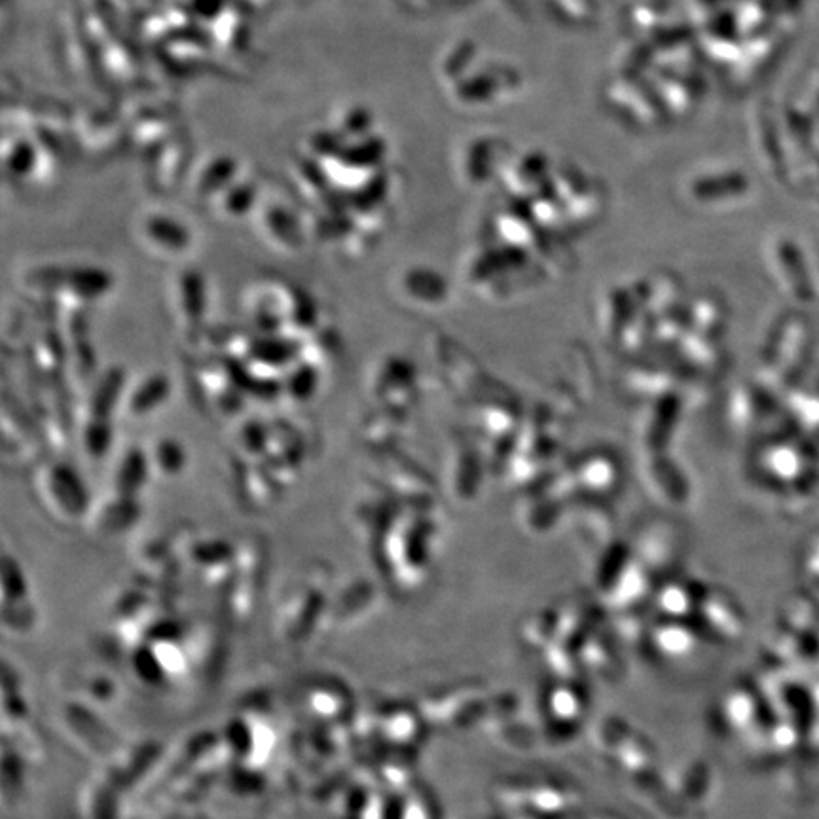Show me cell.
Instances as JSON below:
<instances>
[{
    "label": "cell",
    "instance_id": "obj_9",
    "mask_svg": "<svg viewBox=\"0 0 819 819\" xmlns=\"http://www.w3.org/2000/svg\"><path fill=\"white\" fill-rule=\"evenodd\" d=\"M114 446L112 421H82L80 425V448L90 461H103L109 457Z\"/></svg>",
    "mask_w": 819,
    "mask_h": 819
},
{
    "label": "cell",
    "instance_id": "obj_4",
    "mask_svg": "<svg viewBox=\"0 0 819 819\" xmlns=\"http://www.w3.org/2000/svg\"><path fill=\"white\" fill-rule=\"evenodd\" d=\"M171 391L173 383L167 374L148 372L135 385H128L120 412H124L128 419L150 418L169 401Z\"/></svg>",
    "mask_w": 819,
    "mask_h": 819
},
{
    "label": "cell",
    "instance_id": "obj_7",
    "mask_svg": "<svg viewBox=\"0 0 819 819\" xmlns=\"http://www.w3.org/2000/svg\"><path fill=\"white\" fill-rule=\"evenodd\" d=\"M319 385L321 364L304 353L302 359L283 376V395L294 402H308L319 391Z\"/></svg>",
    "mask_w": 819,
    "mask_h": 819
},
{
    "label": "cell",
    "instance_id": "obj_6",
    "mask_svg": "<svg viewBox=\"0 0 819 819\" xmlns=\"http://www.w3.org/2000/svg\"><path fill=\"white\" fill-rule=\"evenodd\" d=\"M152 473L154 471H152L150 454L141 446H131L124 452V455H120L116 463L114 476H112V484H114L112 488L120 495L139 499Z\"/></svg>",
    "mask_w": 819,
    "mask_h": 819
},
{
    "label": "cell",
    "instance_id": "obj_5",
    "mask_svg": "<svg viewBox=\"0 0 819 819\" xmlns=\"http://www.w3.org/2000/svg\"><path fill=\"white\" fill-rule=\"evenodd\" d=\"M139 499L126 497L114 492L112 497L93 507L90 512V524L95 533L103 537H116L133 528L141 520Z\"/></svg>",
    "mask_w": 819,
    "mask_h": 819
},
{
    "label": "cell",
    "instance_id": "obj_3",
    "mask_svg": "<svg viewBox=\"0 0 819 819\" xmlns=\"http://www.w3.org/2000/svg\"><path fill=\"white\" fill-rule=\"evenodd\" d=\"M141 237L146 245L158 255L181 256L194 245L192 232L182 220L173 215L154 211L141 220Z\"/></svg>",
    "mask_w": 819,
    "mask_h": 819
},
{
    "label": "cell",
    "instance_id": "obj_8",
    "mask_svg": "<svg viewBox=\"0 0 819 819\" xmlns=\"http://www.w3.org/2000/svg\"><path fill=\"white\" fill-rule=\"evenodd\" d=\"M148 454L152 461V471L162 478H177L186 471L188 452L177 438H160Z\"/></svg>",
    "mask_w": 819,
    "mask_h": 819
},
{
    "label": "cell",
    "instance_id": "obj_2",
    "mask_svg": "<svg viewBox=\"0 0 819 819\" xmlns=\"http://www.w3.org/2000/svg\"><path fill=\"white\" fill-rule=\"evenodd\" d=\"M173 317L182 334L192 340H200L209 313V289L200 270H182L171 289Z\"/></svg>",
    "mask_w": 819,
    "mask_h": 819
},
{
    "label": "cell",
    "instance_id": "obj_1",
    "mask_svg": "<svg viewBox=\"0 0 819 819\" xmlns=\"http://www.w3.org/2000/svg\"><path fill=\"white\" fill-rule=\"evenodd\" d=\"M35 492L46 512L63 524L90 518V488L82 474L67 461L44 463L35 474Z\"/></svg>",
    "mask_w": 819,
    "mask_h": 819
}]
</instances>
